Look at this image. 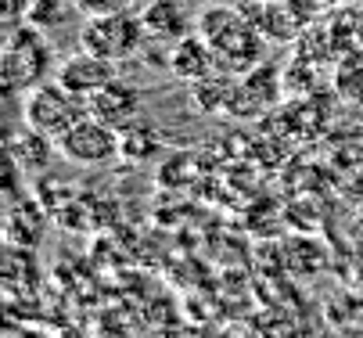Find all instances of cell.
<instances>
[{"label":"cell","instance_id":"5b68a950","mask_svg":"<svg viewBox=\"0 0 363 338\" xmlns=\"http://www.w3.org/2000/svg\"><path fill=\"white\" fill-rule=\"evenodd\" d=\"M140 105H144L140 90L133 83H126V79H112V83H105L101 90H94L86 98V112L101 123H108L119 133L140 119Z\"/></svg>","mask_w":363,"mask_h":338},{"label":"cell","instance_id":"30bf717a","mask_svg":"<svg viewBox=\"0 0 363 338\" xmlns=\"http://www.w3.org/2000/svg\"><path fill=\"white\" fill-rule=\"evenodd\" d=\"M55 148H58V140L47 137V133H40V130H33V126H26V133L11 137V159H15L26 173L47 169V162H50V155H55Z\"/></svg>","mask_w":363,"mask_h":338},{"label":"cell","instance_id":"6da1fadb","mask_svg":"<svg viewBox=\"0 0 363 338\" xmlns=\"http://www.w3.org/2000/svg\"><path fill=\"white\" fill-rule=\"evenodd\" d=\"M83 116H90L86 112V101L79 98V94H72V90H65L58 79L55 83H36L33 90H26V98H22V119H26V126H33V130H40V133H47V137H62V133H69Z\"/></svg>","mask_w":363,"mask_h":338},{"label":"cell","instance_id":"9c48e42d","mask_svg":"<svg viewBox=\"0 0 363 338\" xmlns=\"http://www.w3.org/2000/svg\"><path fill=\"white\" fill-rule=\"evenodd\" d=\"M137 15L151 43H177L180 36L191 33V22L177 0H147Z\"/></svg>","mask_w":363,"mask_h":338},{"label":"cell","instance_id":"ba28073f","mask_svg":"<svg viewBox=\"0 0 363 338\" xmlns=\"http://www.w3.org/2000/svg\"><path fill=\"white\" fill-rule=\"evenodd\" d=\"M169 72L180 79V83H201L205 76H213L220 65H216V51L209 47V40H201L198 33H187L180 36L177 43H169V58H166Z\"/></svg>","mask_w":363,"mask_h":338},{"label":"cell","instance_id":"8992f818","mask_svg":"<svg viewBox=\"0 0 363 338\" xmlns=\"http://www.w3.org/2000/svg\"><path fill=\"white\" fill-rule=\"evenodd\" d=\"M213 51H216V65L230 76H245L259 65V58H263V36H259L255 26H248L245 18H238L216 43H213Z\"/></svg>","mask_w":363,"mask_h":338},{"label":"cell","instance_id":"7c38bea8","mask_svg":"<svg viewBox=\"0 0 363 338\" xmlns=\"http://www.w3.org/2000/svg\"><path fill=\"white\" fill-rule=\"evenodd\" d=\"M234 22H238V15H234L230 8H220V4H216V8H205V11L198 15L194 33H198L201 40H209V47H213V43H216Z\"/></svg>","mask_w":363,"mask_h":338},{"label":"cell","instance_id":"7a4b0ae2","mask_svg":"<svg viewBox=\"0 0 363 338\" xmlns=\"http://www.w3.org/2000/svg\"><path fill=\"white\" fill-rule=\"evenodd\" d=\"M144 26L137 11H119V15H97V18H83L79 29V47L90 55H101L108 62H126L137 51H144Z\"/></svg>","mask_w":363,"mask_h":338},{"label":"cell","instance_id":"8fae6325","mask_svg":"<svg viewBox=\"0 0 363 338\" xmlns=\"http://www.w3.org/2000/svg\"><path fill=\"white\" fill-rule=\"evenodd\" d=\"M123 148H119V155L123 159H130V162H140V159H151L155 152H159V137H155V130L151 126H126L123 133Z\"/></svg>","mask_w":363,"mask_h":338},{"label":"cell","instance_id":"3957f363","mask_svg":"<svg viewBox=\"0 0 363 338\" xmlns=\"http://www.w3.org/2000/svg\"><path fill=\"white\" fill-rule=\"evenodd\" d=\"M50 43L43 36V29L36 26H18L8 33L4 43V83L8 90H33L36 83H43L50 76Z\"/></svg>","mask_w":363,"mask_h":338},{"label":"cell","instance_id":"52a82bcc","mask_svg":"<svg viewBox=\"0 0 363 338\" xmlns=\"http://www.w3.org/2000/svg\"><path fill=\"white\" fill-rule=\"evenodd\" d=\"M116 65L119 62H108V58H101V55H90V51H79L76 55H69L62 65H58V72H55V79L65 86V90H72V94H79V98L86 101L94 90H101L105 83H112V79H119V72H116Z\"/></svg>","mask_w":363,"mask_h":338},{"label":"cell","instance_id":"4fadbf2b","mask_svg":"<svg viewBox=\"0 0 363 338\" xmlns=\"http://www.w3.org/2000/svg\"><path fill=\"white\" fill-rule=\"evenodd\" d=\"M137 0H76V11L83 18H97V15H119V11H133Z\"/></svg>","mask_w":363,"mask_h":338},{"label":"cell","instance_id":"277c9868","mask_svg":"<svg viewBox=\"0 0 363 338\" xmlns=\"http://www.w3.org/2000/svg\"><path fill=\"white\" fill-rule=\"evenodd\" d=\"M119 148H123L119 130L94 116H83L69 133L58 137V152L76 166H108L119 159Z\"/></svg>","mask_w":363,"mask_h":338}]
</instances>
